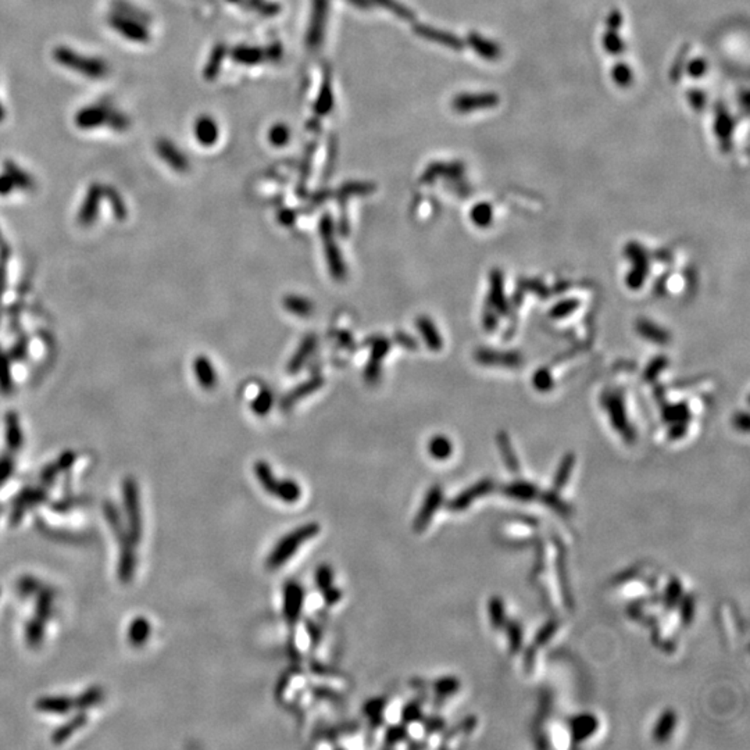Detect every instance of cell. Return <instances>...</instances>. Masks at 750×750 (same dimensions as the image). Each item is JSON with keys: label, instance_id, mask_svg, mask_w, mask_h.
Wrapping results in <instances>:
<instances>
[{"label": "cell", "instance_id": "1", "mask_svg": "<svg viewBox=\"0 0 750 750\" xmlns=\"http://www.w3.org/2000/svg\"><path fill=\"white\" fill-rule=\"evenodd\" d=\"M53 59L59 66L89 79H102L110 72V66L105 59L82 54L64 45L54 47Z\"/></svg>", "mask_w": 750, "mask_h": 750}, {"label": "cell", "instance_id": "2", "mask_svg": "<svg viewBox=\"0 0 750 750\" xmlns=\"http://www.w3.org/2000/svg\"><path fill=\"white\" fill-rule=\"evenodd\" d=\"M320 524L306 523L282 537L266 560L267 568L278 569L280 567H282L306 542L317 537L320 534Z\"/></svg>", "mask_w": 750, "mask_h": 750}, {"label": "cell", "instance_id": "3", "mask_svg": "<svg viewBox=\"0 0 750 750\" xmlns=\"http://www.w3.org/2000/svg\"><path fill=\"white\" fill-rule=\"evenodd\" d=\"M600 400H602L603 408L609 413V417L614 429L622 435L625 442L628 443L635 442L636 432L628 421L622 393L618 389H614V390L607 389L606 392H603Z\"/></svg>", "mask_w": 750, "mask_h": 750}, {"label": "cell", "instance_id": "4", "mask_svg": "<svg viewBox=\"0 0 750 750\" xmlns=\"http://www.w3.org/2000/svg\"><path fill=\"white\" fill-rule=\"evenodd\" d=\"M320 235L323 239V247L331 275L338 281L344 280L348 274V268L341 253V247L337 245L334 222L330 214H326L320 221Z\"/></svg>", "mask_w": 750, "mask_h": 750}, {"label": "cell", "instance_id": "5", "mask_svg": "<svg viewBox=\"0 0 750 750\" xmlns=\"http://www.w3.org/2000/svg\"><path fill=\"white\" fill-rule=\"evenodd\" d=\"M113 109H114V105L110 100L107 99L99 100L98 103L88 105L79 109L75 114L74 123L79 130H84V131L107 127V121L110 118Z\"/></svg>", "mask_w": 750, "mask_h": 750}, {"label": "cell", "instance_id": "6", "mask_svg": "<svg viewBox=\"0 0 750 750\" xmlns=\"http://www.w3.org/2000/svg\"><path fill=\"white\" fill-rule=\"evenodd\" d=\"M107 22L113 31H116L118 35H121L130 42L148 43L151 40V32L148 29V25L138 20L112 11L109 14Z\"/></svg>", "mask_w": 750, "mask_h": 750}, {"label": "cell", "instance_id": "7", "mask_svg": "<svg viewBox=\"0 0 750 750\" xmlns=\"http://www.w3.org/2000/svg\"><path fill=\"white\" fill-rule=\"evenodd\" d=\"M442 505H443V489L439 485H432L427 491L425 498L421 503V507L414 517L413 531L417 534L424 533L432 523L435 513L441 509Z\"/></svg>", "mask_w": 750, "mask_h": 750}, {"label": "cell", "instance_id": "8", "mask_svg": "<svg viewBox=\"0 0 750 750\" xmlns=\"http://www.w3.org/2000/svg\"><path fill=\"white\" fill-rule=\"evenodd\" d=\"M495 489V481L491 480V478H484V480H480L478 482H475L474 485L468 487L467 489H464L463 492H460L459 495H456L453 499H450L449 502H446V509L452 513H460V512H464L467 510L475 500H478L480 498H484L487 496L488 493H491L492 491Z\"/></svg>", "mask_w": 750, "mask_h": 750}, {"label": "cell", "instance_id": "9", "mask_svg": "<svg viewBox=\"0 0 750 750\" xmlns=\"http://www.w3.org/2000/svg\"><path fill=\"white\" fill-rule=\"evenodd\" d=\"M284 606L282 613L288 624L293 625L299 621L303 604H305V589L298 582H288L284 586Z\"/></svg>", "mask_w": 750, "mask_h": 750}, {"label": "cell", "instance_id": "10", "mask_svg": "<svg viewBox=\"0 0 750 750\" xmlns=\"http://www.w3.org/2000/svg\"><path fill=\"white\" fill-rule=\"evenodd\" d=\"M475 360L484 366H499L516 369L523 365V356L519 352H498L492 349H478Z\"/></svg>", "mask_w": 750, "mask_h": 750}, {"label": "cell", "instance_id": "11", "mask_svg": "<svg viewBox=\"0 0 750 750\" xmlns=\"http://www.w3.org/2000/svg\"><path fill=\"white\" fill-rule=\"evenodd\" d=\"M599 728V720L592 713H581L569 720L571 741L574 745H579L588 741Z\"/></svg>", "mask_w": 750, "mask_h": 750}, {"label": "cell", "instance_id": "12", "mask_svg": "<svg viewBox=\"0 0 750 750\" xmlns=\"http://www.w3.org/2000/svg\"><path fill=\"white\" fill-rule=\"evenodd\" d=\"M503 282L505 281H503L502 271L499 268L492 270L489 275V295H488L487 306L492 307L499 314H506L509 312Z\"/></svg>", "mask_w": 750, "mask_h": 750}, {"label": "cell", "instance_id": "13", "mask_svg": "<svg viewBox=\"0 0 750 750\" xmlns=\"http://www.w3.org/2000/svg\"><path fill=\"white\" fill-rule=\"evenodd\" d=\"M390 348V344L385 338H374L372 339V356L369 359V365L366 367V381L370 385H375V382L381 376V360L388 355Z\"/></svg>", "mask_w": 750, "mask_h": 750}, {"label": "cell", "instance_id": "14", "mask_svg": "<svg viewBox=\"0 0 750 750\" xmlns=\"http://www.w3.org/2000/svg\"><path fill=\"white\" fill-rule=\"evenodd\" d=\"M158 155L174 170L185 171L188 169L187 156L169 139L160 138L156 144Z\"/></svg>", "mask_w": 750, "mask_h": 750}, {"label": "cell", "instance_id": "15", "mask_svg": "<svg viewBox=\"0 0 750 750\" xmlns=\"http://www.w3.org/2000/svg\"><path fill=\"white\" fill-rule=\"evenodd\" d=\"M500 491L503 496L514 499V500H520V502H533L539 496V492H541L535 484L530 481H524V480H517L514 482H510L502 487Z\"/></svg>", "mask_w": 750, "mask_h": 750}, {"label": "cell", "instance_id": "16", "mask_svg": "<svg viewBox=\"0 0 750 750\" xmlns=\"http://www.w3.org/2000/svg\"><path fill=\"white\" fill-rule=\"evenodd\" d=\"M415 326L418 332L421 334L424 342L432 352H439L443 348V339L441 332L438 331L434 321L427 316H420L415 320Z\"/></svg>", "mask_w": 750, "mask_h": 750}, {"label": "cell", "instance_id": "17", "mask_svg": "<svg viewBox=\"0 0 750 750\" xmlns=\"http://www.w3.org/2000/svg\"><path fill=\"white\" fill-rule=\"evenodd\" d=\"M636 332L646 341L656 345H667L670 342V334L663 327L648 319H639L635 324Z\"/></svg>", "mask_w": 750, "mask_h": 750}, {"label": "cell", "instance_id": "18", "mask_svg": "<svg viewBox=\"0 0 750 750\" xmlns=\"http://www.w3.org/2000/svg\"><path fill=\"white\" fill-rule=\"evenodd\" d=\"M324 381L321 376H314V378H310L305 382H302L299 386H296L295 389H292L282 400H281V408L282 410H289L295 403H298L299 400H302L303 397L309 396L310 393H313L314 390L320 389L323 386Z\"/></svg>", "mask_w": 750, "mask_h": 750}, {"label": "cell", "instance_id": "19", "mask_svg": "<svg viewBox=\"0 0 750 750\" xmlns=\"http://www.w3.org/2000/svg\"><path fill=\"white\" fill-rule=\"evenodd\" d=\"M193 132L197 142L204 146H211L218 139V125L208 116H201L196 120Z\"/></svg>", "mask_w": 750, "mask_h": 750}, {"label": "cell", "instance_id": "20", "mask_svg": "<svg viewBox=\"0 0 750 750\" xmlns=\"http://www.w3.org/2000/svg\"><path fill=\"white\" fill-rule=\"evenodd\" d=\"M316 345H317V338L314 335H307L302 341L298 351L295 352V355L291 358V360L288 363L286 370H288L289 374H296L303 367L306 360L312 356L313 351L316 349Z\"/></svg>", "mask_w": 750, "mask_h": 750}, {"label": "cell", "instance_id": "21", "mask_svg": "<svg viewBox=\"0 0 750 750\" xmlns=\"http://www.w3.org/2000/svg\"><path fill=\"white\" fill-rule=\"evenodd\" d=\"M496 442H498L500 456L503 459L505 466L509 468L510 473L519 474L520 473V461H519V457L514 453V449H513V445L510 442L509 435L505 431H500L498 434V436H496Z\"/></svg>", "mask_w": 750, "mask_h": 750}, {"label": "cell", "instance_id": "22", "mask_svg": "<svg viewBox=\"0 0 750 750\" xmlns=\"http://www.w3.org/2000/svg\"><path fill=\"white\" fill-rule=\"evenodd\" d=\"M675 726H677V714L674 710H664L661 713V716L659 717L656 726H655V730H653V738L656 742L661 744V742H666L671 734L674 733L675 730Z\"/></svg>", "mask_w": 750, "mask_h": 750}, {"label": "cell", "instance_id": "23", "mask_svg": "<svg viewBox=\"0 0 750 750\" xmlns=\"http://www.w3.org/2000/svg\"><path fill=\"white\" fill-rule=\"evenodd\" d=\"M254 475L259 481V484L261 485V488L271 496H275L277 493V488H278V484H280V480L275 478L270 464L264 460H259L256 464H254Z\"/></svg>", "mask_w": 750, "mask_h": 750}, {"label": "cell", "instance_id": "24", "mask_svg": "<svg viewBox=\"0 0 750 750\" xmlns=\"http://www.w3.org/2000/svg\"><path fill=\"white\" fill-rule=\"evenodd\" d=\"M427 447L431 457L439 461L447 460L453 454V443L446 435H434Z\"/></svg>", "mask_w": 750, "mask_h": 750}, {"label": "cell", "instance_id": "25", "mask_svg": "<svg viewBox=\"0 0 750 750\" xmlns=\"http://www.w3.org/2000/svg\"><path fill=\"white\" fill-rule=\"evenodd\" d=\"M575 467V454L574 453H565L559 463V467L556 470L555 478H553V489L558 492H562L565 485L569 481L571 473Z\"/></svg>", "mask_w": 750, "mask_h": 750}, {"label": "cell", "instance_id": "26", "mask_svg": "<svg viewBox=\"0 0 750 750\" xmlns=\"http://www.w3.org/2000/svg\"><path fill=\"white\" fill-rule=\"evenodd\" d=\"M538 498L541 499V502H542L546 507H549L551 510H553V512L558 513L559 516H562V517H569V516L574 513L572 507H571L564 499H562V498L559 496V492L555 491V489H552V491H545V492H539V496H538Z\"/></svg>", "mask_w": 750, "mask_h": 750}, {"label": "cell", "instance_id": "27", "mask_svg": "<svg viewBox=\"0 0 750 750\" xmlns=\"http://www.w3.org/2000/svg\"><path fill=\"white\" fill-rule=\"evenodd\" d=\"M282 303H284V307L289 313L296 314L299 317H309L314 312L313 302L310 299H307V298H303V296L289 295V296L284 298Z\"/></svg>", "mask_w": 750, "mask_h": 750}, {"label": "cell", "instance_id": "28", "mask_svg": "<svg viewBox=\"0 0 750 750\" xmlns=\"http://www.w3.org/2000/svg\"><path fill=\"white\" fill-rule=\"evenodd\" d=\"M194 372H196V376H197L200 385L204 389H213L215 386L217 375H215L213 365L210 363V360L207 358L200 356V358L196 359Z\"/></svg>", "mask_w": 750, "mask_h": 750}, {"label": "cell", "instance_id": "29", "mask_svg": "<svg viewBox=\"0 0 750 750\" xmlns=\"http://www.w3.org/2000/svg\"><path fill=\"white\" fill-rule=\"evenodd\" d=\"M112 8L117 14L138 20V21L146 24V25L151 22L149 14L145 10H142L139 6H137V4H134V3H131L128 0H114Z\"/></svg>", "mask_w": 750, "mask_h": 750}, {"label": "cell", "instance_id": "30", "mask_svg": "<svg viewBox=\"0 0 750 750\" xmlns=\"http://www.w3.org/2000/svg\"><path fill=\"white\" fill-rule=\"evenodd\" d=\"M275 498H278L280 500H282V502H285L288 505L296 503L302 498V488L295 480H291V478L280 480Z\"/></svg>", "mask_w": 750, "mask_h": 750}, {"label": "cell", "instance_id": "31", "mask_svg": "<svg viewBox=\"0 0 750 750\" xmlns=\"http://www.w3.org/2000/svg\"><path fill=\"white\" fill-rule=\"evenodd\" d=\"M488 613H489V621L493 629L499 631L503 629L507 615H506V606L500 596H492L488 603Z\"/></svg>", "mask_w": 750, "mask_h": 750}, {"label": "cell", "instance_id": "32", "mask_svg": "<svg viewBox=\"0 0 750 750\" xmlns=\"http://www.w3.org/2000/svg\"><path fill=\"white\" fill-rule=\"evenodd\" d=\"M684 595V589H682V583L678 578L673 576L670 578L667 586H666V590H664V596H663V604H664V609L667 611H671L674 609H677L681 597Z\"/></svg>", "mask_w": 750, "mask_h": 750}, {"label": "cell", "instance_id": "33", "mask_svg": "<svg viewBox=\"0 0 750 750\" xmlns=\"http://www.w3.org/2000/svg\"><path fill=\"white\" fill-rule=\"evenodd\" d=\"M503 629L506 631L507 634V638H509V648H510V652L512 655H517L521 648H523V642H524V632H523V625L516 621V620H507Z\"/></svg>", "mask_w": 750, "mask_h": 750}, {"label": "cell", "instance_id": "34", "mask_svg": "<svg viewBox=\"0 0 750 750\" xmlns=\"http://www.w3.org/2000/svg\"><path fill=\"white\" fill-rule=\"evenodd\" d=\"M624 253H625V256L628 259L632 260V264H634L635 268L649 271V256H648L646 249L642 245H639L636 242H629L625 246Z\"/></svg>", "mask_w": 750, "mask_h": 750}, {"label": "cell", "instance_id": "35", "mask_svg": "<svg viewBox=\"0 0 750 750\" xmlns=\"http://www.w3.org/2000/svg\"><path fill=\"white\" fill-rule=\"evenodd\" d=\"M663 418L666 422H689L691 420V411L687 406V403H677V404H664L663 406Z\"/></svg>", "mask_w": 750, "mask_h": 750}, {"label": "cell", "instance_id": "36", "mask_svg": "<svg viewBox=\"0 0 750 750\" xmlns=\"http://www.w3.org/2000/svg\"><path fill=\"white\" fill-rule=\"evenodd\" d=\"M434 691L438 698H449L459 692L460 689V681L459 678L453 675H446L435 680L434 682Z\"/></svg>", "mask_w": 750, "mask_h": 750}, {"label": "cell", "instance_id": "37", "mask_svg": "<svg viewBox=\"0 0 750 750\" xmlns=\"http://www.w3.org/2000/svg\"><path fill=\"white\" fill-rule=\"evenodd\" d=\"M471 221L481 228L488 227L493 220V210L489 203H478L471 208Z\"/></svg>", "mask_w": 750, "mask_h": 750}, {"label": "cell", "instance_id": "38", "mask_svg": "<svg viewBox=\"0 0 750 750\" xmlns=\"http://www.w3.org/2000/svg\"><path fill=\"white\" fill-rule=\"evenodd\" d=\"M680 611V620L682 625H689L694 621L695 611H696V600L694 595H682L678 606Z\"/></svg>", "mask_w": 750, "mask_h": 750}, {"label": "cell", "instance_id": "39", "mask_svg": "<svg viewBox=\"0 0 750 750\" xmlns=\"http://www.w3.org/2000/svg\"><path fill=\"white\" fill-rule=\"evenodd\" d=\"M581 302L575 298H567V299H562L560 302H558L552 310L549 312L551 317L555 319V320H562L568 316H571L574 312L578 310Z\"/></svg>", "mask_w": 750, "mask_h": 750}, {"label": "cell", "instance_id": "40", "mask_svg": "<svg viewBox=\"0 0 750 750\" xmlns=\"http://www.w3.org/2000/svg\"><path fill=\"white\" fill-rule=\"evenodd\" d=\"M558 629H559V622L556 620H549L548 622H545L538 629V632L535 634L534 646L535 648H542V646L548 645L552 641V638L556 635Z\"/></svg>", "mask_w": 750, "mask_h": 750}, {"label": "cell", "instance_id": "41", "mask_svg": "<svg viewBox=\"0 0 750 750\" xmlns=\"http://www.w3.org/2000/svg\"><path fill=\"white\" fill-rule=\"evenodd\" d=\"M273 403H274V395L270 389L264 388L259 396L252 401V410L257 414V415H266L271 407H273Z\"/></svg>", "mask_w": 750, "mask_h": 750}, {"label": "cell", "instance_id": "42", "mask_svg": "<svg viewBox=\"0 0 750 750\" xmlns=\"http://www.w3.org/2000/svg\"><path fill=\"white\" fill-rule=\"evenodd\" d=\"M314 582L320 592L334 585V569L330 564H320L314 572Z\"/></svg>", "mask_w": 750, "mask_h": 750}, {"label": "cell", "instance_id": "43", "mask_svg": "<svg viewBox=\"0 0 750 750\" xmlns=\"http://www.w3.org/2000/svg\"><path fill=\"white\" fill-rule=\"evenodd\" d=\"M422 719H424L422 707H421V703L417 702V701L408 702L401 709V723L406 724V726L422 721Z\"/></svg>", "mask_w": 750, "mask_h": 750}, {"label": "cell", "instance_id": "44", "mask_svg": "<svg viewBox=\"0 0 750 750\" xmlns=\"http://www.w3.org/2000/svg\"><path fill=\"white\" fill-rule=\"evenodd\" d=\"M668 358L667 356H656L645 369L643 372V378L648 381V382H653L659 375L661 374L667 367H668Z\"/></svg>", "mask_w": 750, "mask_h": 750}, {"label": "cell", "instance_id": "45", "mask_svg": "<svg viewBox=\"0 0 750 750\" xmlns=\"http://www.w3.org/2000/svg\"><path fill=\"white\" fill-rule=\"evenodd\" d=\"M385 707H386V701L385 699L374 698V699L369 701L365 705V713L369 716L370 720H373V723L381 724L382 723V713L385 712Z\"/></svg>", "mask_w": 750, "mask_h": 750}, {"label": "cell", "instance_id": "46", "mask_svg": "<svg viewBox=\"0 0 750 750\" xmlns=\"http://www.w3.org/2000/svg\"><path fill=\"white\" fill-rule=\"evenodd\" d=\"M477 724H478V720H477L475 716H468V717H466L461 723H459L456 727H453L450 731L446 733V735H445V741H447L449 738H453V737H456V735H459V734H466V735L471 734V733L475 730Z\"/></svg>", "mask_w": 750, "mask_h": 750}, {"label": "cell", "instance_id": "47", "mask_svg": "<svg viewBox=\"0 0 750 750\" xmlns=\"http://www.w3.org/2000/svg\"><path fill=\"white\" fill-rule=\"evenodd\" d=\"M4 169H6L7 176L11 178V181L17 183V185H21V187L24 188H28L31 185L29 176H26L22 170H20V167H17L13 162L7 160L4 163Z\"/></svg>", "mask_w": 750, "mask_h": 750}, {"label": "cell", "instance_id": "48", "mask_svg": "<svg viewBox=\"0 0 750 750\" xmlns=\"http://www.w3.org/2000/svg\"><path fill=\"white\" fill-rule=\"evenodd\" d=\"M533 383L537 390L548 392L553 388V376L548 369H539L533 376Z\"/></svg>", "mask_w": 750, "mask_h": 750}, {"label": "cell", "instance_id": "49", "mask_svg": "<svg viewBox=\"0 0 750 750\" xmlns=\"http://www.w3.org/2000/svg\"><path fill=\"white\" fill-rule=\"evenodd\" d=\"M407 738V726L399 724V726H390L385 733V742L388 747H393Z\"/></svg>", "mask_w": 750, "mask_h": 750}, {"label": "cell", "instance_id": "50", "mask_svg": "<svg viewBox=\"0 0 750 750\" xmlns=\"http://www.w3.org/2000/svg\"><path fill=\"white\" fill-rule=\"evenodd\" d=\"M268 139L275 146H284L289 141V130L284 124H277L270 130Z\"/></svg>", "mask_w": 750, "mask_h": 750}, {"label": "cell", "instance_id": "51", "mask_svg": "<svg viewBox=\"0 0 750 750\" xmlns=\"http://www.w3.org/2000/svg\"><path fill=\"white\" fill-rule=\"evenodd\" d=\"M424 721V730L428 735H432V734H436L439 731H443L445 727H446V723L442 717L439 716H431L428 719H422Z\"/></svg>", "mask_w": 750, "mask_h": 750}, {"label": "cell", "instance_id": "52", "mask_svg": "<svg viewBox=\"0 0 750 750\" xmlns=\"http://www.w3.org/2000/svg\"><path fill=\"white\" fill-rule=\"evenodd\" d=\"M482 324L487 331H495L499 324V313L492 307L487 306L482 313Z\"/></svg>", "mask_w": 750, "mask_h": 750}, {"label": "cell", "instance_id": "53", "mask_svg": "<svg viewBox=\"0 0 750 750\" xmlns=\"http://www.w3.org/2000/svg\"><path fill=\"white\" fill-rule=\"evenodd\" d=\"M687 434H688V422L681 421V422L670 424L667 436H668L670 441H678V439L684 438Z\"/></svg>", "mask_w": 750, "mask_h": 750}, {"label": "cell", "instance_id": "54", "mask_svg": "<svg viewBox=\"0 0 750 750\" xmlns=\"http://www.w3.org/2000/svg\"><path fill=\"white\" fill-rule=\"evenodd\" d=\"M321 593H323V599H324L327 606H334V604L339 603L341 599H342V590L339 588H335L334 585L330 586L328 589H326Z\"/></svg>", "mask_w": 750, "mask_h": 750}, {"label": "cell", "instance_id": "55", "mask_svg": "<svg viewBox=\"0 0 750 750\" xmlns=\"http://www.w3.org/2000/svg\"><path fill=\"white\" fill-rule=\"evenodd\" d=\"M734 427L742 432H748L749 431V414L747 411H738L735 413L734 415Z\"/></svg>", "mask_w": 750, "mask_h": 750}, {"label": "cell", "instance_id": "56", "mask_svg": "<svg viewBox=\"0 0 750 750\" xmlns=\"http://www.w3.org/2000/svg\"><path fill=\"white\" fill-rule=\"evenodd\" d=\"M396 342L400 344L403 348H407V349H415L418 345L417 342L407 334H403V332H397L396 334Z\"/></svg>", "mask_w": 750, "mask_h": 750}, {"label": "cell", "instance_id": "57", "mask_svg": "<svg viewBox=\"0 0 750 750\" xmlns=\"http://www.w3.org/2000/svg\"><path fill=\"white\" fill-rule=\"evenodd\" d=\"M535 646H531L527 652H526V656H524V663H526V670L528 673H531L534 670V666H535V659H537V653H535Z\"/></svg>", "mask_w": 750, "mask_h": 750}, {"label": "cell", "instance_id": "58", "mask_svg": "<svg viewBox=\"0 0 750 750\" xmlns=\"http://www.w3.org/2000/svg\"><path fill=\"white\" fill-rule=\"evenodd\" d=\"M614 71H615L614 77L620 84H625L627 81H629L631 74H629V70H627L625 67H617Z\"/></svg>", "mask_w": 750, "mask_h": 750}, {"label": "cell", "instance_id": "59", "mask_svg": "<svg viewBox=\"0 0 750 750\" xmlns=\"http://www.w3.org/2000/svg\"><path fill=\"white\" fill-rule=\"evenodd\" d=\"M4 118H6V110H4V107H3V105L0 102V123H3Z\"/></svg>", "mask_w": 750, "mask_h": 750}]
</instances>
